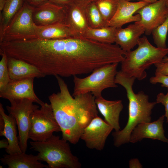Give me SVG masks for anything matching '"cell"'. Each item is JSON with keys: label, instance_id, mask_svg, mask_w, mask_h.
Wrapping results in <instances>:
<instances>
[{"label": "cell", "instance_id": "cell-1", "mask_svg": "<svg viewBox=\"0 0 168 168\" xmlns=\"http://www.w3.org/2000/svg\"><path fill=\"white\" fill-rule=\"evenodd\" d=\"M55 77L60 91L48 97L55 118L62 133V138L75 144L84 128L98 116L95 97L88 92L72 96L61 77Z\"/></svg>", "mask_w": 168, "mask_h": 168}, {"label": "cell", "instance_id": "cell-2", "mask_svg": "<svg viewBox=\"0 0 168 168\" xmlns=\"http://www.w3.org/2000/svg\"><path fill=\"white\" fill-rule=\"evenodd\" d=\"M136 78L128 76L121 70L117 71L115 82L125 89L128 100V116L124 128L112 133L114 145L116 147L129 142L131 133L139 124L151 122L152 110L157 104L156 101L150 102L149 96L142 91L135 93L133 86Z\"/></svg>", "mask_w": 168, "mask_h": 168}, {"label": "cell", "instance_id": "cell-3", "mask_svg": "<svg viewBox=\"0 0 168 168\" xmlns=\"http://www.w3.org/2000/svg\"><path fill=\"white\" fill-rule=\"evenodd\" d=\"M138 45L134 50L126 52L121 62V70L128 76L141 81L147 76L146 70L152 65L162 62L168 54V47H155L145 36L139 38Z\"/></svg>", "mask_w": 168, "mask_h": 168}, {"label": "cell", "instance_id": "cell-4", "mask_svg": "<svg viewBox=\"0 0 168 168\" xmlns=\"http://www.w3.org/2000/svg\"><path fill=\"white\" fill-rule=\"evenodd\" d=\"M30 148L38 152V160L49 168H80L78 158L72 153L68 142L53 135L43 142L30 141Z\"/></svg>", "mask_w": 168, "mask_h": 168}, {"label": "cell", "instance_id": "cell-5", "mask_svg": "<svg viewBox=\"0 0 168 168\" xmlns=\"http://www.w3.org/2000/svg\"><path fill=\"white\" fill-rule=\"evenodd\" d=\"M118 63L108 64L98 67L84 78L73 76L74 88L72 96L91 92L96 98L102 96L104 90L117 87L115 79Z\"/></svg>", "mask_w": 168, "mask_h": 168}, {"label": "cell", "instance_id": "cell-6", "mask_svg": "<svg viewBox=\"0 0 168 168\" xmlns=\"http://www.w3.org/2000/svg\"><path fill=\"white\" fill-rule=\"evenodd\" d=\"M61 132L50 104L44 103L30 116L28 137L33 141H45L54 132Z\"/></svg>", "mask_w": 168, "mask_h": 168}, {"label": "cell", "instance_id": "cell-7", "mask_svg": "<svg viewBox=\"0 0 168 168\" xmlns=\"http://www.w3.org/2000/svg\"><path fill=\"white\" fill-rule=\"evenodd\" d=\"M35 7L25 1L8 25L0 42L36 37L38 26L32 19Z\"/></svg>", "mask_w": 168, "mask_h": 168}, {"label": "cell", "instance_id": "cell-8", "mask_svg": "<svg viewBox=\"0 0 168 168\" xmlns=\"http://www.w3.org/2000/svg\"><path fill=\"white\" fill-rule=\"evenodd\" d=\"M11 105L6 107L9 113L15 119L18 128L19 144L22 152L26 153L30 127V116L35 110L39 108L32 100L27 99L10 101Z\"/></svg>", "mask_w": 168, "mask_h": 168}, {"label": "cell", "instance_id": "cell-9", "mask_svg": "<svg viewBox=\"0 0 168 168\" xmlns=\"http://www.w3.org/2000/svg\"><path fill=\"white\" fill-rule=\"evenodd\" d=\"M113 130L105 120L97 116L84 129L80 137L86 147L91 149L103 150L106 140Z\"/></svg>", "mask_w": 168, "mask_h": 168}, {"label": "cell", "instance_id": "cell-10", "mask_svg": "<svg viewBox=\"0 0 168 168\" xmlns=\"http://www.w3.org/2000/svg\"><path fill=\"white\" fill-rule=\"evenodd\" d=\"M141 20L136 23L143 27L147 35H150L153 30L165 20L168 14L166 0H158L150 3L138 10Z\"/></svg>", "mask_w": 168, "mask_h": 168}, {"label": "cell", "instance_id": "cell-11", "mask_svg": "<svg viewBox=\"0 0 168 168\" xmlns=\"http://www.w3.org/2000/svg\"><path fill=\"white\" fill-rule=\"evenodd\" d=\"M34 79L11 80L3 89L0 91V97L8 100L9 101L27 99L41 106L44 103L38 97L34 91Z\"/></svg>", "mask_w": 168, "mask_h": 168}, {"label": "cell", "instance_id": "cell-12", "mask_svg": "<svg viewBox=\"0 0 168 168\" xmlns=\"http://www.w3.org/2000/svg\"><path fill=\"white\" fill-rule=\"evenodd\" d=\"M32 19L35 25L38 26L60 23H67L65 7L58 6L48 1L35 7Z\"/></svg>", "mask_w": 168, "mask_h": 168}, {"label": "cell", "instance_id": "cell-13", "mask_svg": "<svg viewBox=\"0 0 168 168\" xmlns=\"http://www.w3.org/2000/svg\"><path fill=\"white\" fill-rule=\"evenodd\" d=\"M150 3L144 1L132 2L119 0L116 13L107 23L106 26L118 28L122 27L126 24L139 21L141 19L140 15L138 14H134L138 10Z\"/></svg>", "mask_w": 168, "mask_h": 168}, {"label": "cell", "instance_id": "cell-14", "mask_svg": "<svg viewBox=\"0 0 168 168\" xmlns=\"http://www.w3.org/2000/svg\"><path fill=\"white\" fill-rule=\"evenodd\" d=\"M165 117L163 115L155 121L138 124L131 133L129 142L135 143L144 138H148L168 143V139L165 135L163 127Z\"/></svg>", "mask_w": 168, "mask_h": 168}, {"label": "cell", "instance_id": "cell-15", "mask_svg": "<svg viewBox=\"0 0 168 168\" xmlns=\"http://www.w3.org/2000/svg\"><path fill=\"white\" fill-rule=\"evenodd\" d=\"M7 65L11 80L40 78L46 76L34 65L21 59L7 56Z\"/></svg>", "mask_w": 168, "mask_h": 168}, {"label": "cell", "instance_id": "cell-16", "mask_svg": "<svg viewBox=\"0 0 168 168\" xmlns=\"http://www.w3.org/2000/svg\"><path fill=\"white\" fill-rule=\"evenodd\" d=\"M95 102L98 110L104 117L105 121L115 131L120 130L119 116L124 107L122 101L108 100L101 96L95 98Z\"/></svg>", "mask_w": 168, "mask_h": 168}, {"label": "cell", "instance_id": "cell-17", "mask_svg": "<svg viewBox=\"0 0 168 168\" xmlns=\"http://www.w3.org/2000/svg\"><path fill=\"white\" fill-rule=\"evenodd\" d=\"M144 28L134 23L125 28H117L114 43L125 52L138 45L140 36L145 33Z\"/></svg>", "mask_w": 168, "mask_h": 168}, {"label": "cell", "instance_id": "cell-18", "mask_svg": "<svg viewBox=\"0 0 168 168\" xmlns=\"http://www.w3.org/2000/svg\"><path fill=\"white\" fill-rule=\"evenodd\" d=\"M66 22L74 32L82 37L89 27L84 7L74 2L65 7Z\"/></svg>", "mask_w": 168, "mask_h": 168}, {"label": "cell", "instance_id": "cell-19", "mask_svg": "<svg viewBox=\"0 0 168 168\" xmlns=\"http://www.w3.org/2000/svg\"><path fill=\"white\" fill-rule=\"evenodd\" d=\"M0 114L4 121V128L2 136L5 137L8 142V146L5 149L6 152L9 154H12L22 152L19 144L17 136V124L16 120L11 114H6L3 105L0 103Z\"/></svg>", "mask_w": 168, "mask_h": 168}, {"label": "cell", "instance_id": "cell-20", "mask_svg": "<svg viewBox=\"0 0 168 168\" xmlns=\"http://www.w3.org/2000/svg\"><path fill=\"white\" fill-rule=\"evenodd\" d=\"M4 165L8 168H48L38 160L37 156L28 154L23 152L12 154H5L0 159Z\"/></svg>", "mask_w": 168, "mask_h": 168}, {"label": "cell", "instance_id": "cell-21", "mask_svg": "<svg viewBox=\"0 0 168 168\" xmlns=\"http://www.w3.org/2000/svg\"><path fill=\"white\" fill-rule=\"evenodd\" d=\"M36 37L42 39L56 40L80 37L74 32L69 25L60 23L38 26Z\"/></svg>", "mask_w": 168, "mask_h": 168}, {"label": "cell", "instance_id": "cell-22", "mask_svg": "<svg viewBox=\"0 0 168 168\" xmlns=\"http://www.w3.org/2000/svg\"><path fill=\"white\" fill-rule=\"evenodd\" d=\"M116 30L117 28L110 26L97 28L89 27L82 37L100 43L112 44L114 43Z\"/></svg>", "mask_w": 168, "mask_h": 168}, {"label": "cell", "instance_id": "cell-23", "mask_svg": "<svg viewBox=\"0 0 168 168\" xmlns=\"http://www.w3.org/2000/svg\"><path fill=\"white\" fill-rule=\"evenodd\" d=\"M25 0H7L4 7L0 13V40L12 19L23 6Z\"/></svg>", "mask_w": 168, "mask_h": 168}, {"label": "cell", "instance_id": "cell-24", "mask_svg": "<svg viewBox=\"0 0 168 168\" xmlns=\"http://www.w3.org/2000/svg\"><path fill=\"white\" fill-rule=\"evenodd\" d=\"M85 13L89 27L97 28L106 26V23L104 20L95 2L87 5Z\"/></svg>", "mask_w": 168, "mask_h": 168}, {"label": "cell", "instance_id": "cell-25", "mask_svg": "<svg viewBox=\"0 0 168 168\" xmlns=\"http://www.w3.org/2000/svg\"><path fill=\"white\" fill-rule=\"evenodd\" d=\"M119 0H98L96 5L105 21L107 23L113 17L117 11Z\"/></svg>", "mask_w": 168, "mask_h": 168}, {"label": "cell", "instance_id": "cell-26", "mask_svg": "<svg viewBox=\"0 0 168 168\" xmlns=\"http://www.w3.org/2000/svg\"><path fill=\"white\" fill-rule=\"evenodd\" d=\"M168 31V14L165 20L152 32L154 42L156 47L167 48L166 41Z\"/></svg>", "mask_w": 168, "mask_h": 168}, {"label": "cell", "instance_id": "cell-27", "mask_svg": "<svg viewBox=\"0 0 168 168\" xmlns=\"http://www.w3.org/2000/svg\"><path fill=\"white\" fill-rule=\"evenodd\" d=\"M2 58L0 61V91L3 89L11 81L7 65V56L0 52Z\"/></svg>", "mask_w": 168, "mask_h": 168}, {"label": "cell", "instance_id": "cell-28", "mask_svg": "<svg viewBox=\"0 0 168 168\" xmlns=\"http://www.w3.org/2000/svg\"><path fill=\"white\" fill-rule=\"evenodd\" d=\"M149 82L153 84L161 83L162 87H165L168 89V75L155 73L154 76L150 78Z\"/></svg>", "mask_w": 168, "mask_h": 168}, {"label": "cell", "instance_id": "cell-29", "mask_svg": "<svg viewBox=\"0 0 168 168\" xmlns=\"http://www.w3.org/2000/svg\"><path fill=\"white\" fill-rule=\"evenodd\" d=\"M156 102L157 104L161 103L165 107V117L166 118V122L168 123V89L166 95L163 93H159L156 96Z\"/></svg>", "mask_w": 168, "mask_h": 168}, {"label": "cell", "instance_id": "cell-30", "mask_svg": "<svg viewBox=\"0 0 168 168\" xmlns=\"http://www.w3.org/2000/svg\"><path fill=\"white\" fill-rule=\"evenodd\" d=\"M154 65L156 67L155 74L168 75V63L161 62Z\"/></svg>", "mask_w": 168, "mask_h": 168}, {"label": "cell", "instance_id": "cell-31", "mask_svg": "<svg viewBox=\"0 0 168 168\" xmlns=\"http://www.w3.org/2000/svg\"><path fill=\"white\" fill-rule=\"evenodd\" d=\"M49 1L55 5L65 7L72 3L74 0H49Z\"/></svg>", "mask_w": 168, "mask_h": 168}, {"label": "cell", "instance_id": "cell-32", "mask_svg": "<svg viewBox=\"0 0 168 168\" xmlns=\"http://www.w3.org/2000/svg\"><path fill=\"white\" fill-rule=\"evenodd\" d=\"M129 168H142V166L139 160L136 158L130 159L129 161Z\"/></svg>", "mask_w": 168, "mask_h": 168}, {"label": "cell", "instance_id": "cell-33", "mask_svg": "<svg viewBox=\"0 0 168 168\" xmlns=\"http://www.w3.org/2000/svg\"><path fill=\"white\" fill-rule=\"evenodd\" d=\"M30 5L37 7L49 1V0H25Z\"/></svg>", "mask_w": 168, "mask_h": 168}, {"label": "cell", "instance_id": "cell-34", "mask_svg": "<svg viewBox=\"0 0 168 168\" xmlns=\"http://www.w3.org/2000/svg\"><path fill=\"white\" fill-rule=\"evenodd\" d=\"M97 0H74V2L84 7H86L90 3Z\"/></svg>", "mask_w": 168, "mask_h": 168}, {"label": "cell", "instance_id": "cell-35", "mask_svg": "<svg viewBox=\"0 0 168 168\" xmlns=\"http://www.w3.org/2000/svg\"><path fill=\"white\" fill-rule=\"evenodd\" d=\"M4 121L2 116L0 114V135L2 136L4 128Z\"/></svg>", "mask_w": 168, "mask_h": 168}, {"label": "cell", "instance_id": "cell-36", "mask_svg": "<svg viewBox=\"0 0 168 168\" xmlns=\"http://www.w3.org/2000/svg\"><path fill=\"white\" fill-rule=\"evenodd\" d=\"M8 146V142L6 139H3L0 141V148H6Z\"/></svg>", "mask_w": 168, "mask_h": 168}, {"label": "cell", "instance_id": "cell-37", "mask_svg": "<svg viewBox=\"0 0 168 168\" xmlns=\"http://www.w3.org/2000/svg\"><path fill=\"white\" fill-rule=\"evenodd\" d=\"M7 0H0V13L2 11Z\"/></svg>", "mask_w": 168, "mask_h": 168}, {"label": "cell", "instance_id": "cell-38", "mask_svg": "<svg viewBox=\"0 0 168 168\" xmlns=\"http://www.w3.org/2000/svg\"><path fill=\"white\" fill-rule=\"evenodd\" d=\"M124 0L126 1H132V0ZM139 0V1H144L147 2H150V3H153L155 2H156L158 0Z\"/></svg>", "mask_w": 168, "mask_h": 168}, {"label": "cell", "instance_id": "cell-39", "mask_svg": "<svg viewBox=\"0 0 168 168\" xmlns=\"http://www.w3.org/2000/svg\"><path fill=\"white\" fill-rule=\"evenodd\" d=\"M161 62L164 63H168V56H165Z\"/></svg>", "mask_w": 168, "mask_h": 168}, {"label": "cell", "instance_id": "cell-40", "mask_svg": "<svg viewBox=\"0 0 168 168\" xmlns=\"http://www.w3.org/2000/svg\"><path fill=\"white\" fill-rule=\"evenodd\" d=\"M166 4L167 5L168 7V0H166Z\"/></svg>", "mask_w": 168, "mask_h": 168}]
</instances>
